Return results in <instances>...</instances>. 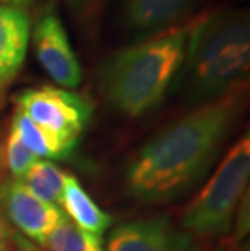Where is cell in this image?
<instances>
[{"label":"cell","instance_id":"cell-6","mask_svg":"<svg viewBox=\"0 0 250 251\" xmlns=\"http://www.w3.org/2000/svg\"><path fill=\"white\" fill-rule=\"evenodd\" d=\"M33 42L39 65L52 81L63 89H75L82 83V67L56 13H46L39 18L33 31Z\"/></svg>","mask_w":250,"mask_h":251},{"label":"cell","instance_id":"cell-11","mask_svg":"<svg viewBox=\"0 0 250 251\" xmlns=\"http://www.w3.org/2000/svg\"><path fill=\"white\" fill-rule=\"evenodd\" d=\"M62 207L78 228L99 238L112 224V217L91 200L73 175L67 177L60 209Z\"/></svg>","mask_w":250,"mask_h":251},{"label":"cell","instance_id":"cell-18","mask_svg":"<svg viewBox=\"0 0 250 251\" xmlns=\"http://www.w3.org/2000/svg\"><path fill=\"white\" fill-rule=\"evenodd\" d=\"M34 0H0V5H5V7H17V8H28L33 5Z\"/></svg>","mask_w":250,"mask_h":251},{"label":"cell","instance_id":"cell-5","mask_svg":"<svg viewBox=\"0 0 250 251\" xmlns=\"http://www.w3.org/2000/svg\"><path fill=\"white\" fill-rule=\"evenodd\" d=\"M13 102L34 124L73 146L93 114V104L86 96L49 84L20 91Z\"/></svg>","mask_w":250,"mask_h":251},{"label":"cell","instance_id":"cell-1","mask_svg":"<svg viewBox=\"0 0 250 251\" xmlns=\"http://www.w3.org/2000/svg\"><path fill=\"white\" fill-rule=\"evenodd\" d=\"M242 89L201 104L138 149L125 170L129 195L156 204L184 195L208 172L242 110Z\"/></svg>","mask_w":250,"mask_h":251},{"label":"cell","instance_id":"cell-10","mask_svg":"<svg viewBox=\"0 0 250 251\" xmlns=\"http://www.w3.org/2000/svg\"><path fill=\"white\" fill-rule=\"evenodd\" d=\"M198 0H122L127 26L140 34L156 33L192 12Z\"/></svg>","mask_w":250,"mask_h":251},{"label":"cell","instance_id":"cell-19","mask_svg":"<svg viewBox=\"0 0 250 251\" xmlns=\"http://www.w3.org/2000/svg\"><path fill=\"white\" fill-rule=\"evenodd\" d=\"M68 2H70V5L73 8H82L89 2V0H68Z\"/></svg>","mask_w":250,"mask_h":251},{"label":"cell","instance_id":"cell-13","mask_svg":"<svg viewBox=\"0 0 250 251\" xmlns=\"http://www.w3.org/2000/svg\"><path fill=\"white\" fill-rule=\"evenodd\" d=\"M67 177L68 175L52 162L38 161L18 181L39 200L60 207Z\"/></svg>","mask_w":250,"mask_h":251},{"label":"cell","instance_id":"cell-17","mask_svg":"<svg viewBox=\"0 0 250 251\" xmlns=\"http://www.w3.org/2000/svg\"><path fill=\"white\" fill-rule=\"evenodd\" d=\"M13 245H15V251H42L39 248H36L31 240L25 238L23 235L17 232H13Z\"/></svg>","mask_w":250,"mask_h":251},{"label":"cell","instance_id":"cell-4","mask_svg":"<svg viewBox=\"0 0 250 251\" xmlns=\"http://www.w3.org/2000/svg\"><path fill=\"white\" fill-rule=\"evenodd\" d=\"M250 177V140H239L222 157L203 190L182 214V230L192 237H215L229 232Z\"/></svg>","mask_w":250,"mask_h":251},{"label":"cell","instance_id":"cell-3","mask_svg":"<svg viewBox=\"0 0 250 251\" xmlns=\"http://www.w3.org/2000/svg\"><path fill=\"white\" fill-rule=\"evenodd\" d=\"M190 26L125 47L99 70V88L111 107L129 117L156 109L184 63Z\"/></svg>","mask_w":250,"mask_h":251},{"label":"cell","instance_id":"cell-2","mask_svg":"<svg viewBox=\"0 0 250 251\" xmlns=\"http://www.w3.org/2000/svg\"><path fill=\"white\" fill-rule=\"evenodd\" d=\"M249 65V13L224 10L190 26L179 81L189 102L206 104L236 89L247 76Z\"/></svg>","mask_w":250,"mask_h":251},{"label":"cell","instance_id":"cell-7","mask_svg":"<svg viewBox=\"0 0 250 251\" xmlns=\"http://www.w3.org/2000/svg\"><path fill=\"white\" fill-rule=\"evenodd\" d=\"M108 251H198V245L167 217H154L115 227Z\"/></svg>","mask_w":250,"mask_h":251},{"label":"cell","instance_id":"cell-9","mask_svg":"<svg viewBox=\"0 0 250 251\" xmlns=\"http://www.w3.org/2000/svg\"><path fill=\"white\" fill-rule=\"evenodd\" d=\"M31 36L26 10L0 5V93H3L23 68Z\"/></svg>","mask_w":250,"mask_h":251},{"label":"cell","instance_id":"cell-16","mask_svg":"<svg viewBox=\"0 0 250 251\" xmlns=\"http://www.w3.org/2000/svg\"><path fill=\"white\" fill-rule=\"evenodd\" d=\"M0 251H15L13 230L8 227L2 212H0Z\"/></svg>","mask_w":250,"mask_h":251},{"label":"cell","instance_id":"cell-14","mask_svg":"<svg viewBox=\"0 0 250 251\" xmlns=\"http://www.w3.org/2000/svg\"><path fill=\"white\" fill-rule=\"evenodd\" d=\"M42 247L47 251H104L99 237L78 228L68 217L47 235Z\"/></svg>","mask_w":250,"mask_h":251},{"label":"cell","instance_id":"cell-8","mask_svg":"<svg viewBox=\"0 0 250 251\" xmlns=\"http://www.w3.org/2000/svg\"><path fill=\"white\" fill-rule=\"evenodd\" d=\"M2 206L8 221L26 238L39 245L44 243L47 235L67 217L60 207L39 200L18 180L5 181Z\"/></svg>","mask_w":250,"mask_h":251},{"label":"cell","instance_id":"cell-15","mask_svg":"<svg viewBox=\"0 0 250 251\" xmlns=\"http://www.w3.org/2000/svg\"><path fill=\"white\" fill-rule=\"evenodd\" d=\"M39 159L25 146L13 128H10L3 146V162L12 180H21Z\"/></svg>","mask_w":250,"mask_h":251},{"label":"cell","instance_id":"cell-12","mask_svg":"<svg viewBox=\"0 0 250 251\" xmlns=\"http://www.w3.org/2000/svg\"><path fill=\"white\" fill-rule=\"evenodd\" d=\"M10 128H13L15 133H17L18 138L21 140V143H23L38 159L42 157V159H57V161H62V159L70 157L72 152L75 151V148H77V146H73V144L62 141L60 138L52 135L46 128L34 124L33 120L28 119V117L17 107L13 110Z\"/></svg>","mask_w":250,"mask_h":251}]
</instances>
